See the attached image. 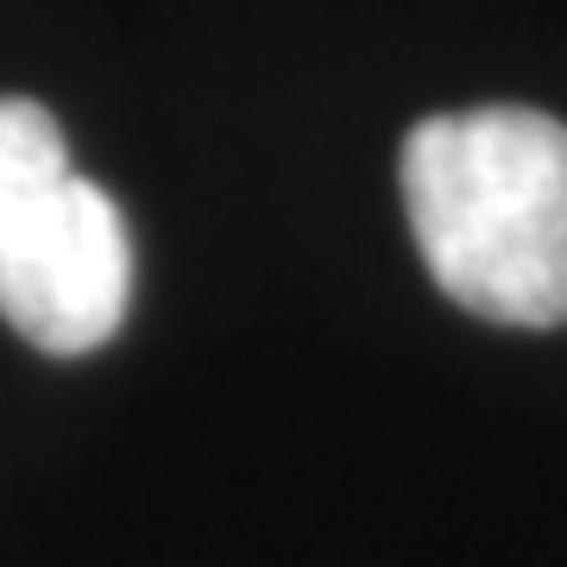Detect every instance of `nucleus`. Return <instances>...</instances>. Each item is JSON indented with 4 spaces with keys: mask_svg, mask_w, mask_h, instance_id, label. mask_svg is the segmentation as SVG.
<instances>
[{
    "mask_svg": "<svg viewBox=\"0 0 567 567\" xmlns=\"http://www.w3.org/2000/svg\"><path fill=\"white\" fill-rule=\"evenodd\" d=\"M133 290L126 221L70 164L39 102H0V322L39 353L76 360L121 334Z\"/></svg>",
    "mask_w": 567,
    "mask_h": 567,
    "instance_id": "obj_2",
    "label": "nucleus"
},
{
    "mask_svg": "<svg viewBox=\"0 0 567 567\" xmlns=\"http://www.w3.org/2000/svg\"><path fill=\"white\" fill-rule=\"evenodd\" d=\"M398 177L429 278L466 316L567 322V126L555 114H435L404 140Z\"/></svg>",
    "mask_w": 567,
    "mask_h": 567,
    "instance_id": "obj_1",
    "label": "nucleus"
}]
</instances>
